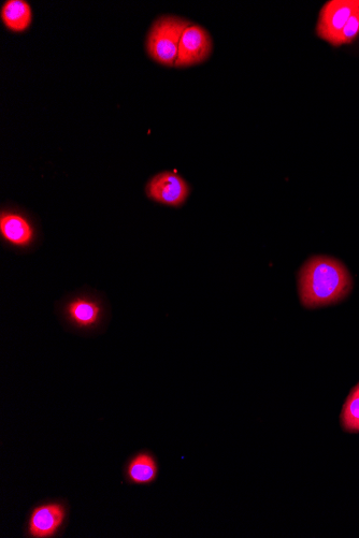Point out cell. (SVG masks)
Wrapping results in <instances>:
<instances>
[{
	"instance_id": "6da1fadb",
	"label": "cell",
	"mask_w": 359,
	"mask_h": 538,
	"mask_svg": "<svg viewBox=\"0 0 359 538\" xmlns=\"http://www.w3.org/2000/svg\"><path fill=\"white\" fill-rule=\"evenodd\" d=\"M298 286L301 303L308 309H315L346 299L351 293L353 280L340 260L314 256L301 268Z\"/></svg>"
},
{
	"instance_id": "7a4b0ae2",
	"label": "cell",
	"mask_w": 359,
	"mask_h": 538,
	"mask_svg": "<svg viewBox=\"0 0 359 538\" xmlns=\"http://www.w3.org/2000/svg\"><path fill=\"white\" fill-rule=\"evenodd\" d=\"M192 22L180 17L163 16L151 26L147 36V52L157 64L175 67L182 35Z\"/></svg>"
},
{
	"instance_id": "3957f363",
	"label": "cell",
	"mask_w": 359,
	"mask_h": 538,
	"mask_svg": "<svg viewBox=\"0 0 359 538\" xmlns=\"http://www.w3.org/2000/svg\"><path fill=\"white\" fill-rule=\"evenodd\" d=\"M358 8L359 0H329L320 11L315 34L336 48L344 26Z\"/></svg>"
},
{
	"instance_id": "277c9868",
	"label": "cell",
	"mask_w": 359,
	"mask_h": 538,
	"mask_svg": "<svg viewBox=\"0 0 359 538\" xmlns=\"http://www.w3.org/2000/svg\"><path fill=\"white\" fill-rule=\"evenodd\" d=\"M63 316L68 325L81 331H92L102 326L105 309L102 301L89 295H79L67 300Z\"/></svg>"
},
{
	"instance_id": "5b68a950",
	"label": "cell",
	"mask_w": 359,
	"mask_h": 538,
	"mask_svg": "<svg viewBox=\"0 0 359 538\" xmlns=\"http://www.w3.org/2000/svg\"><path fill=\"white\" fill-rule=\"evenodd\" d=\"M212 51L213 41L207 29L192 22L182 35L175 67L188 68L203 64Z\"/></svg>"
},
{
	"instance_id": "8992f818",
	"label": "cell",
	"mask_w": 359,
	"mask_h": 538,
	"mask_svg": "<svg viewBox=\"0 0 359 538\" xmlns=\"http://www.w3.org/2000/svg\"><path fill=\"white\" fill-rule=\"evenodd\" d=\"M148 197L171 207H181L188 200L191 188L179 174L164 171L156 174L147 184Z\"/></svg>"
},
{
	"instance_id": "52a82bcc",
	"label": "cell",
	"mask_w": 359,
	"mask_h": 538,
	"mask_svg": "<svg viewBox=\"0 0 359 538\" xmlns=\"http://www.w3.org/2000/svg\"><path fill=\"white\" fill-rule=\"evenodd\" d=\"M67 510L63 503L51 502L34 508L28 520L27 535L33 538L55 536L64 525Z\"/></svg>"
},
{
	"instance_id": "ba28073f",
	"label": "cell",
	"mask_w": 359,
	"mask_h": 538,
	"mask_svg": "<svg viewBox=\"0 0 359 538\" xmlns=\"http://www.w3.org/2000/svg\"><path fill=\"white\" fill-rule=\"evenodd\" d=\"M0 234L7 243L16 247L30 246L35 240L31 221L14 211H4L0 216Z\"/></svg>"
},
{
	"instance_id": "9c48e42d",
	"label": "cell",
	"mask_w": 359,
	"mask_h": 538,
	"mask_svg": "<svg viewBox=\"0 0 359 538\" xmlns=\"http://www.w3.org/2000/svg\"><path fill=\"white\" fill-rule=\"evenodd\" d=\"M159 467L154 456L149 452H141L126 465V481L133 485H150L155 482Z\"/></svg>"
},
{
	"instance_id": "30bf717a",
	"label": "cell",
	"mask_w": 359,
	"mask_h": 538,
	"mask_svg": "<svg viewBox=\"0 0 359 538\" xmlns=\"http://www.w3.org/2000/svg\"><path fill=\"white\" fill-rule=\"evenodd\" d=\"M0 17L9 31L23 33L33 23V10L25 0H8L3 5Z\"/></svg>"
},
{
	"instance_id": "8fae6325",
	"label": "cell",
	"mask_w": 359,
	"mask_h": 538,
	"mask_svg": "<svg viewBox=\"0 0 359 538\" xmlns=\"http://www.w3.org/2000/svg\"><path fill=\"white\" fill-rule=\"evenodd\" d=\"M341 425L349 433H359V383L351 390L343 405Z\"/></svg>"
},
{
	"instance_id": "7c38bea8",
	"label": "cell",
	"mask_w": 359,
	"mask_h": 538,
	"mask_svg": "<svg viewBox=\"0 0 359 538\" xmlns=\"http://www.w3.org/2000/svg\"><path fill=\"white\" fill-rule=\"evenodd\" d=\"M359 36V8L353 13L340 34L336 48L351 45Z\"/></svg>"
}]
</instances>
